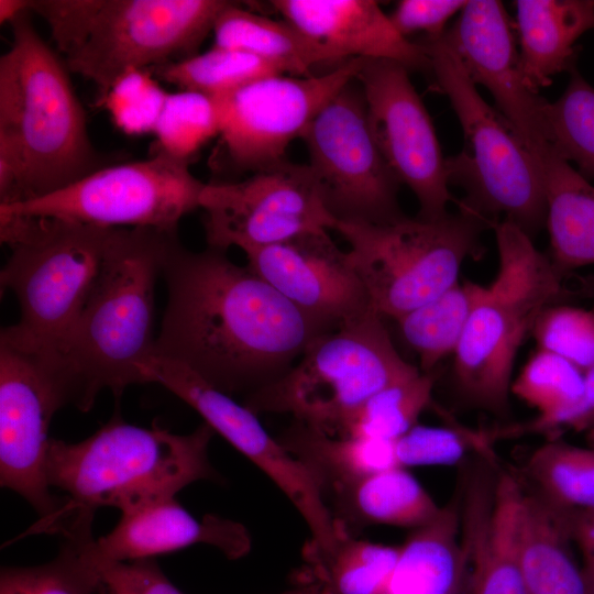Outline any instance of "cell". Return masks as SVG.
I'll return each mask as SVG.
<instances>
[{"label": "cell", "mask_w": 594, "mask_h": 594, "mask_svg": "<svg viewBox=\"0 0 594 594\" xmlns=\"http://www.w3.org/2000/svg\"><path fill=\"white\" fill-rule=\"evenodd\" d=\"M226 0H29L47 24L67 69L90 80L102 106L132 69L198 54Z\"/></svg>", "instance_id": "5"}, {"label": "cell", "mask_w": 594, "mask_h": 594, "mask_svg": "<svg viewBox=\"0 0 594 594\" xmlns=\"http://www.w3.org/2000/svg\"><path fill=\"white\" fill-rule=\"evenodd\" d=\"M578 286L573 289V299L594 300V275H576Z\"/></svg>", "instance_id": "47"}, {"label": "cell", "mask_w": 594, "mask_h": 594, "mask_svg": "<svg viewBox=\"0 0 594 594\" xmlns=\"http://www.w3.org/2000/svg\"><path fill=\"white\" fill-rule=\"evenodd\" d=\"M464 594H469V581H468V585H466V590Z\"/></svg>", "instance_id": "50"}, {"label": "cell", "mask_w": 594, "mask_h": 594, "mask_svg": "<svg viewBox=\"0 0 594 594\" xmlns=\"http://www.w3.org/2000/svg\"><path fill=\"white\" fill-rule=\"evenodd\" d=\"M98 581L75 546L64 540L57 557L47 563L2 568L0 594H96Z\"/></svg>", "instance_id": "39"}, {"label": "cell", "mask_w": 594, "mask_h": 594, "mask_svg": "<svg viewBox=\"0 0 594 594\" xmlns=\"http://www.w3.org/2000/svg\"><path fill=\"white\" fill-rule=\"evenodd\" d=\"M546 122L553 152L594 178V88L573 67L562 95L547 102Z\"/></svg>", "instance_id": "36"}, {"label": "cell", "mask_w": 594, "mask_h": 594, "mask_svg": "<svg viewBox=\"0 0 594 594\" xmlns=\"http://www.w3.org/2000/svg\"><path fill=\"white\" fill-rule=\"evenodd\" d=\"M525 474L532 490L557 507L594 508V448L552 438L529 455Z\"/></svg>", "instance_id": "35"}, {"label": "cell", "mask_w": 594, "mask_h": 594, "mask_svg": "<svg viewBox=\"0 0 594 594\" xmlns=\"http://www.w3.org/2000/svg\"><path fill=\"white\" fill-rule=\"evenodd\" d=\"M520 66L538 94L557 74L573 67L574 43L594 29L593 0H517Z\"/></svg>", "instance_id": "25"}, {"label": "cell", "mask_w": 594, "mask_h": 594, "mask_svg": "<svg viewBox=\"0 0 594 594\" xmlns=\"http://www.w3.org/2000/svg\"><path fill=\"white\" fill-rule=\"evenodd\" d=\"M400 546L346 536L329 549L307 542L294 584H314L319 594H377L391 575Z\"/></svg>", "instance_id": "30"}, {"label": "cell", "mask_w": 594, "mask_h": 594, "mask_svg": "<svg viewBox=\"0 0 594 594\" xmlns=\"http://www.w3.org/2000/svg\"><path fill=\"white\" fill-rule=\"evenodd\" d=\"M481 287L471 280L458 282L431 301L395 319L403 340L418 355L421 372H436L444 358L454 354Z\"/></svg>", "instance_id": "32"}, {"label": "cell", "mask_w": 594, "mask_h": 594, "mask_svg": "<svg viewBox=\"0 0 594 594\" xmlns=\"http://www.w3.org/2000/svg\"><path fill=\"white\" fill-rule=\"evenodd\" d=\"M420 372L395 349L373 311L317 336L279 378L244 399L255 415L290 414L294 420L334 435L372 395Z\"/></svg>", "instance_id": "9"}, {"label": "cell", "mask_w": 594, "mask_h": 594, "mask_svg": "<svg viewBox=\"0 0 594 594\" xmlns=\"http://www.w3.org/2000/svg\"><path fill=\"white\" fill-rule=\"evenodd\" d=\"M64 407L52 382L30 354L0 342V484L41 516L28 532H47L63 497L52 494L46 477L50 424Z\"/></svg>", "instance_id": "17"}, {"label": "cell", "mask_w": 594, "mask_h": 594, "mask_svg": "<svg viewBox=\"0 0 594 594\" xmlns=\"http://www.w3.org/2000/svg\"><path fill=\"white\" fill-rule=\"evenodd\" d=\"M573 546L561 509L524 485L518 547L528 594H590Z\"/></svg>", "instance_id": "24"}, {"label": "cell", "mask_w": 594, "mask_h": 594, "mask_svg": "<svg viewBox=\"0 0 594 594\" xmlns=\"http://www.w3.org/2000/svg\"><path fill=\"white\" fill-rule=\"evenodd\" d=\"M284 20L345 58L388 59L410 70L430 72L418 42L403 36L373 0H273Z\"/></svg>", "instance_id": "22"}, {"label": "cell", "mask_w": 594, "mask_h": 594, "mask_svg": "<svg viewBox=\"0 0 594 594\" xmlns=\"http://www.w3.org/2000/svg\"><path fill=\"white\" fill-rule=\"evenodd\" d=\"M531 338L539 350L565 359L584 374L594 367V309L548 306L538 317Z\"/></svg>", "instance_id": "40"}, {"label": "cell", "mask_w": 594, "mask_h": 594, "mask_svg": "<svg viewBox=\"0 0 594 594\" xmlns=\"http://www.w3.org/2000/svg\"><path fill=\"white\" fill-rule=\"evenodd\" d=\"M560 509L570 537L582 556L594 558V508Z\"/></svg>", "instance_id": "44"}, {"label": "cell", "mask_w": 594, "mask_h": 594, "mask_svg": "<svg viewBox=\"0 0 594 594\" xmlns=\"http://www.w3.org/2000/svg\"><path fill=\"white\" fill-rule=\"evenodd\" d=\"M444 37L474 84L493 96L501 114L541 160L551 151L547 100L525 81L508 14L501 1L471 0Z\"/></svg>", "instance_id": "19"}, {"label": "cell", "mask_w": 594, "mask_h": 594, "mask_svg": "<svg viewBox=\"0 0 594 594\" xmlns=\"http://www.w3.org/2000/svg\"><path fill=\"white\" fill-rule=\"evenodd\" d=\"M200 208L207 246L222 251L246 252L337 224L309 164L287 160L243 180L206 184Z\"/></svg>", "instance_id": "14"}, {"label": "cell", "mask_w": 594, "mask_h": 594, "mask_svg": "<svg viewBox=\"0 0 594 594\" xmlns=\"http://www.w3.org/2000/svg\"><path fill=\"white\" fill-rule=\"evenodd\" d=\"M30 11L29 0H0V22L11 23L23 13Z\"/></svg>", "instance_id": "46"}, {"label": "cell", "mask_w": 594, "mask_h": 594, "mask_svg": "<svg viewBox=\"0 0 594 594\" xmlns=\"http://www.w3.org/2000/svg\"><path fill=\"white\" fill-rule=\"evenodd\" d=\"M153 133L161 151L189 161L220 133L217 98L191 90L169 92Z\"/></svg>", "instance_id": "37"}, {"label": "cell", "mask_w": 594, "mask_h": 594, "mask_svg": "<svg viewBox=\"0 0 594 594\" xmlns=\"http://www.w3.org/2000/svg\"><path fill=\"white\" fill-rule=\"evenodd\" d=\"M277 440L316 476L326 498L365 476L399 466L395 440L332 436L297 420Z\"/></svg>", "instance_id": "29"}, {"label": "cell", "mask_w": 594, "mask_h": 594, "mask_svg": "<svg viewBox=\"0 0 594 594\" xmlns=\"http://www.w3.org/2000/svg\"><path fill=\"white\" fill-rule=\"evenodd\" d=\"M524 484L501 472L471 483L462 508L470 557L469 594H528L519 560L518 517Z\"/></svg>", "instance_id": "21"}, {"label": "cell", "mask_w": 594, "mask_h": 594, "mask_svg": "<svg viewBox=\"0 0 594 594\" xmlns=\"http://www.w3.org/2000/svg\"><path fill=\"white\" fill-rule=\"evenodd\" d=\"M365 59H345L321 75L270 76L215 97L220 108V163L234 174H253L285 161L289 144L356 79Z\"/></svg>", "instance_id": "13"}, {"label": "cell", "mask_w": 594, "mask_h": 594, "mask_svg": "<svg viewBox=\"0 0 594 594\" xmlns=\"http://www.w3.org/2000/svg\"><path fill=\"white\" fill-rule=\"evenodd\" d=\"M498 268L481 287L453 354L452 378L472 406L495 415L509 407L516 355L548 306L572 300L548 254L508 221L492 228Z\"/></svg>", "instance_id": "7"}, {"label": "cell", "mask_w": 594, "mask_h": 594, "mask_svg": "<svg viewBox=\"0 0 594 594\" xmlns=\"http://www.w3.org/2000/svg\"><path fill=\"white\" fill-rule=\"evenodd\" d=\"M148 383H158L193 407L215 432L261 469L288 497L306 521L311 541L332 547L341 528L310 470L272 438L257 415L219 391L188 366L153 356L146 367Z\"/></svg>", "instance_id": "15"}, {"label": "cell", "mask_w": 594, "mask_h": 594, "mask_svg": "<svg viewBox=\"0 0 594 594\" xmlns=\"http://www.w3.org/2000/svg\"><path fill=\"white\" fill-rule=\"evenodd\" d=\"M331 498L333 518L348 532L350 525L416 529L431 521L441 508L400 466L371 474L330 493L327 504Z\"/></svg>", "instance_id": "28"}, {"label": "cell", "mask_w": 594, "mask_h": 594, "mask_svg": "<svg viewBox=\"0 0 594 594\" xmlns=\"http://www.w3.org/2000/svg\"><path fill=\"white\" fill-rule=\"evenodd\" d=\"M155 77L179 90L219 97L258 79L286 75L277 65L230 47L213 46L191 57L148 69Z\"/></svg>", "instance_id": "34"}, {"label": "cell", "mask_w": 594, "mask_h": 594, "mask_svg": "<svg viewBox=\"0 0 594 594\" xmlns=\"http://www.w3.org/2000/svg\"><path fill=\"white\" fill-rule=\"evenodd\" d=\"M213 433L205 422L188 435H176L154 424H127L116 414L79 442L51 438L47 482L66 495L48 534L88 540L99 507L127 513L174 498L194 482L216 479L208 455Z\"/></svg>", "instance_id": "4"}, {"label": "cell", "mask_w": 594, "mask_h": 594, "mask_svg": "<svg viewBox=\"0 0 594 594\" xmlns=\"http://www.w3.org/2000/svg\"><path fill=\"white\" fill-rule=\"evenodd\" d=\"M244 253L254 274L326 331L375 311L350 251H342L328 231Z\"/></svg>", "instance_id": "18"}, {"label": "cell", "mask_w": 594, "mask_h": 594, "mask_svg": "<svg viewBox=\"0 0 594 594\" xmlns=\"http://www.w3.org/2000/svg\"><path fill=\"white\" fill-rule=\"evenodd\" d=\"M301 140L337 222L389 224L406 217L398 202L400 183L372 136L356 79L319 111Z\"/></svg>", "instance_id": "12"}, {"label": "cell", "mask_w": 594, "mask_h": 594, "mask_svg": "<svg viewBox=\"0 0 594 594\" xmlns=\"http://www.w3.org/2000/svg\"><path fill=\"white\" fill-rule=\"evenodd\" d=\"M431 62V75L459 119L464 145L446 158L449 184L465 197L458 201L491 227L508 221L534 239L546 226L543 165L509 122L479 94L444 34L417 41Z\"/></svg>", "instance_id": "8"}, {"label": "cell", "mask_w": 594, "mask_h": 594, "mask_svg": "<svg viewBox=\"0 0 594 594\" xmlns=\"http://www.w3.org/2000/svg\"><path fill=\"white\" fill-rule=\"evenodd\" d=\"M178 230L113 229L84 309L50 370L64 405L88 411L103 389L120 398L147 383L154 356L155 284Z\"/></svg>", "instance_id": "2"}, {"label": "cell", "mask_w": 594, "mask_h": 594, "mask_svg": "<svg viewBox=\"0 0 594 594\" xmlns=\"http://www.w3.org/2000/svg\"><path fill=\"white\" fill-rule=\"evenodd\" d=\"M168 94L148 69H132L114 82L102 106L119 130L142 135L154 132Z\"/></svg>", "instance_id": "41"}, {"label": "cell", "mask_w": 594, "mask_h": 594, "mask_svg": "<svg viewBox=\"0 0 594 594\" xmlns=\"http://www.w3.org/2000/svg\"><path fill=\"white\" fill-rule=\"evenodd\" d=\"M471 453L494 461L492 441L485 430L474 431L454 422L446 427L416 425L395 440L400 468L453 465Z\"/></svg>", "instance_id": "38"}, {"label": "cell", "mask_w": 594, "mask_h": 594, "mask_svg": "<svg viewBox=\"0 0 594 594\" xmlns=\"http://www.w3.org/2000/svg\"><path fill=\"white\" fill-rule=\"evenodd\" d=\"M68 541L98 575L113 563L153 559L197 543L213 546L230 559L245 554L251 544L241 524L216 515L198 520L175 497L122 513L117 526L98 539Z\"/></svg>", "instance_id": "20"}, {"label": "cell", "mask_w": 594, "mask_h": 594, "mask_svg": "<svg viewBox=\"0 0 594 594\" xmlns=\"http://www.w3.org/2000/svg\"><path fill=\"white\" fill-rule=\"evenodd\" d=\"M461 496L455 495L428 524L413 529L377 594H464L470 558L462 536Z\"/></svg>", "instance_id": "23"}, {"label": "cell", "mask_w": 594, "mask_h": 594, "mask_svg": "<svg viewBox=\"0 0 594 594\" xmlns=\"http://www.w3.org/2000/svg\"><path fill=\"white\" fill-rule=\"evenodd\" d=\"M582 570L584 579L590 591V594H594V558L588 556H582Z\"/></svg>", "instance_id": "48"}, {"label": "cell", "mask_w": 594, "mask_h": 594, "mask_svg": "<svg viewBox=\"0 0 594 594\" xmlns=\"http://www.w3.org/2000/svg\"><path fill=\"white\" fill-rule=\"evenodd\" d=\"M584 373L565 359L537 350L513 381L510 393L537 410L527 421L487 430L492 441L526 435H551L557 421L582 398Z\"/></svg>", "instance_id": "31"}, {"label": "cell", "mask_w": 594, "mask_h": 594, "mask_svg": "<svg viewBox=\"0 0 594 594\" xmlns=\"http://www.w3.org/2000/svg\"><path fill=\"white\" fill-rule=\"evenodd\" d=\"M550 261L564 280L594 264V186L553 150L542 160Z\"/></svg>", "instance_id": "26"}, {"label": "cell", "mask_w": 594, "mask_h": 594, "mask_svg": "<svg viewBox=\"0 0 594 594\" xmlns=\"http://www.w3.org/2000/svg\"><path fill=\"white\" fill-rule=\"evenodd\" d=\"M436 372L391 384L372 395L337 429L339 437L396 440L417 425L432 404Z\"/></svg>", "instance_id": "33"}, {"label": "cell", "mask_w": 594, "mask_h": 594, "mask_svg": "<svg viewBox=\"0 0 594 594\" xmlns=\"http://www.w3.org/2000/svg\"><path fill=\"white\" fill-rule=\"evenodd\" d=\"M206 183L189 161L158 152L143 161L106 165L48 195L10 205L0 213L50 218L103 229L177 230L200 208Z\"/></svg>", "instance_id": "11"}, {"label": "cell", "mask_w": 594, "mask_h": 594, "mask_svg": "<svg viewBox=\"0 0 594 594\" xmlns=\"http://www.w3.org/2000/svg\"><path fill=\"white\" fill-rule=\"evenodd\" d=\"M584 392L580 402L571 411L572 425L584 430L594 424V367L585 374Z\"/></svg>", "instance_id": "45"}, {"label": "cell", "mask_w": 594, "mask_h": 594, "mask_svg": "<svg viewBox=\"0 0 594 594\" xmlns=\"http://www.w3.org/2000/svg\"><path fill=\"white\" fill-rule=\"evenodd\" d=\"M167 305L154 355L182 363L243 400L283 376L328 332L226 251L186 249L178 231L162 267Z\"/></svg>", "instance_id": "1"}, {"label": "cell", "mask_w": 594, "mask_h": 594, "mask_svg": "<svg viewBox=\"0 0 594 594\" xmlns=\"http://www.w3.org/2000/svg\"><path fill=\"white\" fill-rule=\"evenodd\" d=\"M212 33L213 46L248 52L290 76H310L317 65L349 59L290 22L257 14L233 1L220 12Z\"/></svg>", "instance_id": "27"}, {"label": "cell", "mask_w": 594, "mask_h": 594, "mask_svg": "<svg viewBox=\"0 0 594 594\" xmlns=\"http://www.w3.org/2000/svg\"><path fill=\"white\" fill-rule=\"evenodd\" d=\"M97 594H184L154 559L110 564L99 571Z\"/></svg>", "instance_id": "42"}, {"label": "cell", "mask_w": 594, "mask_h": 594, "mask_svg": "<svg viewBox=\"0 0 594 594\" xmlns=\"http://www.w3.org/2000/svg\"><path fill=\"white\" fill-rule=\"evenodd\" d=\"M490 228L459 206L435 220L406 216L389 224L338 221L334 230L350 244L375 311L397 319L455 285L464 261L481 257V233Z\"/></svg>", "instance_id": "10"}, {"label": "cell", "mask_w": 594, "mask_h": 594, "mask_svg": "<svg viewBox=\"0 0 594 594\" xmlns=\"http://www.w3.org/2000/svg\"><path fill=\"white\" fill-rule=\"evenodd\" d=\"M466 3L463 0H402L388 16L405 37L416 32L435 37L446 32L448 20Z\"/></svg>", "instance_id": "43"}, {"label": "cell", "mask_w": 594, "mask_h": 594, "mask_svg": "<svg viewBox=\"0 0 594 594\" xmlns=\"http://www.w3.org/2000/svg\"><path fill=\"white\" fill-rule=\"evenodd\" d=\"M50 218L0 213L1 242L12 253L0 283L20 306L0 342L53 366L100 272L111 231Z\"/></svg>", "instance_id": "6"}, {"label": "cell", "mask_w": 594, "mask_h": 594, "mask_svg": "<svg viewBox=\"0 0 594 594\" xmlns=\"http://www.w3.org/2000/svg\"><path fill=\"white\" fill-rule=\"evenodd\" d=\"M28 11L0 58V198L32 200L106 166L68 69ZM14 202V204H16Z\"/></svg>", "instance_id": "3"}, {"label": "cell", "mask_w": 594, "mask_h": 594, "mask_svg": "<svg viewBox=\"0 0 594 594\" xmlns=\"http://www.w3.org/2000/svg\"><path fill=\"white\" fill-rule=\"evenodd\" d=\"M282 594H319L318 588L314 584L299 583L294 584L292 590H288Z\"/></svg>", "instance_id": "49"}, {"label": "cell", "mask_w": 594, "mask_h": 594, "mask_svg": "<svg viewBox=\"0 0 594 594\" xmlns=\"http://www.w3.org/2000/svg\"><path fill=\"white\" fill-rule=\"evenodd\" d=\"M403 65L365 59L356 76L372 136L386 164L415 194L418 218L435 220L454 201L432 120Z\"/></svg>", "instance_id": "16"}]
</instances>
